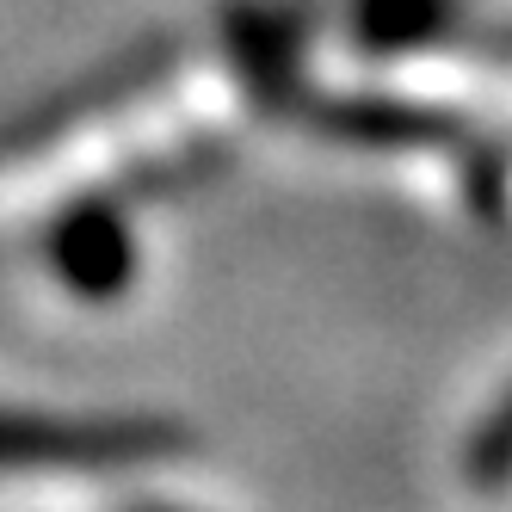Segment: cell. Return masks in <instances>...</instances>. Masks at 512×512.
I'll return each instance as SVG.
<instances>
[{"mask_svg": "<svg viewBox=\"0 0 512 512\" xmlns=\"http://www.w3.org/2000/svg\"><path fill=\"white\" fill-rule=\"evenodd\" d=\"M186 445L167 420H0V469H118Z\"/></svg>", "mask_w": 512, "mask_h": 512, "instance_id": "1", "label": "cell"}, {"mask_svg": "<svg viewBox=\"0 0 512 512\" xmlns=\"http://www.w3.org/2000/svg\"><path fill=\"white\" fill-rule=\"evenodd\" d=\"M346 31L364 56H414L457 31V0H352Z\"/></svg>", "mask_w": 512, "mask_h": 512, "instance_id": "4", "label": "cell"}, {"mask_svg": "<svg viewBox=\"0 0 512 512\" xmlns=\"http://www.w3.org/2000/svg\"><path fill=\"white\" fill-rule=\"evenodd\" d=\"M50 272L62 290L87 303H112L118 290L136 284V229L105 198H75V210L56 216L50 229Z\"/></svg>", "mask_w": 512, "mask_h": 512, "instance_id": "2", "label": "cell"}, {"mask_svg": "<svg viewBox=\"0 0 512 512\" xmlns=\"http://www.w3.org/2000/svg\"><path fill=\"white\" fill-rule=\"evenodd\" d=\"M309 124L352 149H457L469 124L445 105H414V99H383V93H340L315 99Z\"/></svg>", "mask_w": 512, "mask_h": 512, "instance_id": "3", "label": "cell"}, {"mask_svg": "<svg viewBox=\"0 0 512 512\" xmlns=\"http://www.w3.org/2000/svg\"><path fill=\"white\" fill-rule=\"evenodd\" d=\"M463 482L469 488H506L512 482V389L494 401V414L463 445Z\"/></svg>", "mask_w": 512, "mask_h": 512, "instance_id": "5", "label": "cell"}]
</instances>
